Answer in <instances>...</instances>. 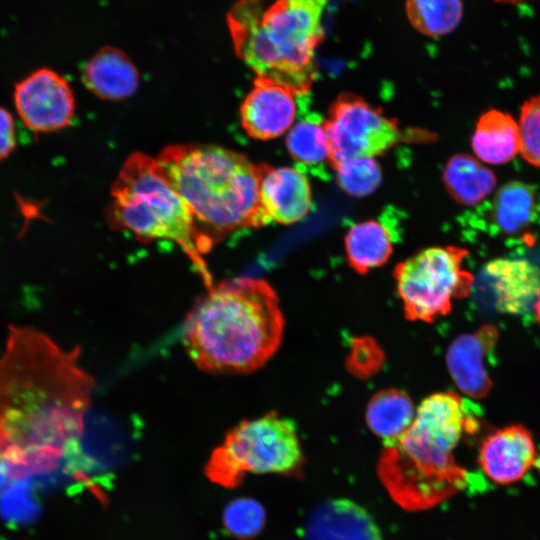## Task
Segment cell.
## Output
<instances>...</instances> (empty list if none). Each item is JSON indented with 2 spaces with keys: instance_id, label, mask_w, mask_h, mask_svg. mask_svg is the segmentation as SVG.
<instances>
[{
  "instance_id": "cell-8",
  "label": "cell",
  "mask_w": 540,
  "mask_h": 540,
  "mask_svg": "<svg viewBox=\"0 0 540 540\" xmlns=\"http://www.w3.org/2000/svg\"><path fill=\"white\" fill-rule=\"evenodd\" d=\"M467 254L458 246L429 247L395 267L397 294L407 319L432 323L451 311L454 300L469 295L474 276L463 267Z\"/></svg>"
},
{
  "instance_id": "cell-2",
  "label": "cell",
  "mask_w": 540,
  "mask_h": 540,
  "mask_svg": "<svg viewBox=\"0 0 540 540\" xmlns=\"http://www.w3.org/2000/svg\"><path fill=\"white\" fill-rule=\"evenodd\" d=\"M283 329L273 288L262 279L241 277L208 289L187 317L183 344L204 371L246 373L274 355Z\"/></svg>"
},
{
  "instance_id": "cell-9",
  "label": "cell",
  "mask_w": 540,
  "mask_h": 540,
  "mask_svg": "<svg viewBox=\"0 0 540 540\" xmlns=\"http://www.w3.org/2000/svg\"><path fill=\"white\" fill-rule=\"evenodd\" d=\"M326 129L333 166L351 158H374L401 139L395 120L352 95H342L333 103Z\"/></svg>"
},
{
  "instance_id": "cell-30",
  "label": "cell",
  "mask_w": 540,
  "mask_h": 540,
  "mask_svg": "<svg viewBox=\"0 0 540 540\" xmlns=\"http://www.w3.org/2000/svg\"><path fill=\"white\" fill-rule=\"evenodd\" d=\"M495 1L500 2V3H505V4H517L526 0H495Z\"/></svg>"
},
{
  "instance_id": "cell-4",
  "label": "cell",
  "mask_w": 540,
  "mask_h": 540,
  "mask_svg": "<svg viewBox=\"0 0 540 540\" xmlns=\"http://www.w3.org/2000/svg\"><path fill=\"white\" fill-rule=\"evenodd\" d=\"M157 160L189 207L202 254L230 233L269 223L260 199V165L215 145L178 144Z\"/></svg>"
},
{
  "instance_id": "cell-3",
  "label": "cell",
  "mask_w": 540,
  "mask_h": 540,
  "mask_svg": "<svg viewBox=\"0 0 540 540\" xmlns=\"http://www.w3.org/2000/svg\"><path fill=\"white\" fill-rule=\"evenodd\" d=\"M465 400L454 391L427 396L409 428L383 443L379 476L391 497L410 510L431 508L465 489L469 472L455 451L466 433L476 431Z\"/></svg>"
},
{
  "instance_id": "cell-31",
  "label": "cell",
  "mask_w": 540,
  "mask_h": 540,
  "mask_svg": "<svg viewBox=\"0 0 540 540\" xmlns=\"http://www.w3.org/2000/svg\"><path fill=\"white\" fill-rule=\"evenodd\" d=\"M535 466L540 473V454L536 457Z\"/></svg>"
},
{
  "instance_id": "cell-6",
  "label": "cell",
  "mask_w": 540,
  "mask_h": 540,
  "mask_svg": "<svg viewBox=\"0 0 540 540\" xmlns=\"http://www.w3.org/2000/svg\"><path fill=\"white\" fill-rule=\"evenodd\" d=\"M108 220L140 241L175 242L190 259L207 289L211 274L198 250L191 211L168 180L157 158L141 152L124 162L111 187Z\"/></svg>"
},
{
  "instance_id": "cell-26",
  "label": "cell",
  "mask_w": 540,
  "mask_h": 540,
  "mask_svg": "<svg viewBox=\"0 0 540 540\" xmlns=\"http://www.w3.org/2000/svg\"><path fill=\"white\" fill-rule=\"evenodd\" d=\"M222 522L226 531L240 540L257 536L266 523V512L260 502L242 497L230 501L223 510Z\"/></svg>"
},
{
  "instance_id": "cell-1",
  "label": "cell",
  "mask_w": 540,
  "mask_h": 540,
  "mask_svg": "<svg viewBox=\"0 0 540 540\" xmlns=\"http://www.w3.org/2000/svg\"><path fill=\"white\" fill-rule=\"evenodd\" d=\"M67 351L31 327L10 326L0 353V455L48 465L82 435L94 380Z\"/></svg>"
},
{
  "instance_id": "cell-19",
  "label": "cell",
  "mask_w": 540,
  "mask_h": 540,
  "mask_svg": "<svg viewBox=\"0 0 540 540\" xmlns=\"http://www.w3.org/2000/svg\"><path fill=\"white\" fill-rule=\"evenodd\" d=\"M443 182L457 203L474 206L493 192L497 179L493 171L477 157L459 153L447 161L443 170Z\"/></svg>"
},
{
  "instance_id": "cell-5",
  "label": "cell",
  "mask_w": 540,
  "mask_h": 540,
  "mask_svg": "<svg viewBox=\"0 0 540 540\" xmlns=\"http://www.w3.org/2000/svg\"><path fill=\"white\" fill-rule=\"evenodd\" d=\"M330 0H237L227 22L237 56L256 78L275 82L296 96L316 78V50L324 39Z\"/></svg>"
},
{
  "instance_id": "cell-22",
  "label": "cell",
  "mask_w": 540,
  "mask_h": 540,
  "mask_svg": "<svg viewBox=\"0 0 540 540\" xmlns=\"http://www.w3.org/2000/svg\"><path fill=\"white\" fill-rule=\"evenodd\" d=\"M349 265L359 274L382 266L390 258L393 247L388 229L376 220L353 225L345 237Z\"/></svg>"
},
{
  "instance_id": "cell-11",
  "label": "cell",
  "mask_w": 540,
  "mask_h": 540,
  "mask_svg": "<svg viewBox=\"0 0 540 540\" xmlns=\"http://www.w3.org/2000/svg\"><path fill=\"white\" fill-rule=\"evenodd\" d=\"M536 457L532 433L514 424L493 431L483 440L478 464L493 483L509 485L535 465Z\"/></svg>"
},
{
  "instance_id": "cell-20",
  "label": "cell",
  "mask_w": 540,
  "mask_h": 540,
  "mask_svg": "<svg viewBox=\"0 0 540 540\" xmlns=\"http://www.w3.org/2000/svg\"><path fill=\"white\" fill-rule=\"evenodd\" d=\"M416 409L410 396L399 389L388 388L369 400L365 420L369 429L388 443L400 437L411 425Z\"/></svg>"
},
{
  "instance_id": "cell-15",
  "label": "cell",
  "mask_w": 540,
  "mask_h": 540,
  "mask_svg": "<svg viewBox=\"0 0 540 540\" xmlns=\"http://www.w3.org/2000/svg\"><path fill=\"white\" fill-rule=\"evenodd\" d=\"M304 540H383L368 511L349 499H330L318 504L303 527Z\"/></svg>"
},
{
  "instance_id": "cell-27",
  "label": "cell",
  "mask_w": 540,
  "mask_h": 540,
  "mask_svg": "<svg viewBox=\"0 0 540 540\" xmlns=\"http://www.w3.org/2000/svg\"><path fill=\"white\" fill-rule=\"evenodd\" d=\"M518 124L519 153L528 163L540 168V95L523 103Z\"/></svg>"
},
{
  "instance_id": "cell-18",
  "label": "cell",
  "mask_w": 540,
  "mask_h": 540,
  "mask_svg": "<svg viewBox=\"0 0 540 540\" xmlns=\"http://www.w3.org/2000/svg\"><path fill=\"white\" fill-rule=\"evenodd\" d=\"M471 146L483 163L505 164L519 152V124L510 114L490 109L477 120Z\"/></svg>"
},
{
  "instance_id": "cell-12",
  "label": "cell",
  "mask_w": 540,
  "mask_h": 540,
  "mask_svg": "<svg viewBox=\"0 0 540 540\" xmlns=\"http://www.w3.org/2000/svg\"><path fill=\"white\" fill-rule=\"evenodd\" d=\"M296 97L282 85L256 78L240 107L246 133L257 140H269L287 132L296 119Z\"/></svg>"
},
{
  "instance_id": "cell-7",
  "label": "cell",
  "mask_w": 540,
  "mask_h": 540,
  "mask_svg": "<svg viewBox=\"0 0 540 540\" xmlns=\"http://www.w3.org/2000/svg\"><path fill=\"white\" fill-rule=\"evenodd\" d=\"M302 464L296 424L277 412H269L231 429L213 451L206 474L214 482L234 487L247 473L289 475Z\"/></svg>"
},
{
  "instance_id": "cell-23",
  "label": "cell",
  "mask_w": 540,
  "mask_h": 540,
  "mask_svg": "<svg viewBox=\"0 0 540 540\" xmlns=\"http://www.w3.org/2000/svg\"><path fill=\"white\" fill-rule=\"evenodd\" d=\"M536 194L532 186L513 180L503 184L495 194L492 219L504 233L524 230L535 217Z\"/></svg>"
},
{
  "instance_id": "cell-21",
  "label": "cell",
  "mask_w": 540,
  "mask_h": 540,
  "mask_svg": "<svg viewBox=\"0 0 540 540\" xmlns=\"http://www.w3.org/2000/svg\"><path fill=\"white\" fill-rule=\"evenodd\" d=\"M286 146L299 165L315 173L323 171L326 164L333 166L326 120L317 114L309 113L294 122Z\"/></svg>"
},
{
  "instance_id": "cell-28",
  "label": "cell",
  "mask_w": 540,
  "mask_h": 540,
  "mask_svg": "<svg viewBox=\"0 0 540 540\" xmlns=\"http://www.w3.org/2000/svg\"><path fill=\"white\" fill-rule=\"evenodd\" d=\"M16 147V125L12 114L0 106V161Z\"/></svg>"
},
{
  "instance_id": "cell-29",
  "label": "cell",
  "mask_w": 540,
  "mask_h": 540,
  "mask_svg": "<svg viewBox=\"0 0 540 540\" xmlns=\"http://www.w3.org/2000/svg\"><path fill=\"white\" fill-rule=\"evenodd\" d=\"M534 311H535L536 318L538 322L540 323V297L538 298V300L536 301L534 305Z\"/></svg>"
},
{
  "instance_id": "cell-14",
  "label": "cell",
  "mask_w": 540,
  "mask_h": 540,
  "mask_svg": "<svg viewBox=\"0 0 540 540\" xmlns=\"http://www.w3.org/2000/svg\"><path fill=\"white\" fill-rule=\"evenodd\" d=\"M260 199L269 222L292 224L310 210L311 187L299 168L260 165Z\"/></svg>"
},
{
  "instance_id": "cell-16",
  "label": "cell",
  "mask_w": 540,
  "mask_h": 540,
  "mask_svg": "<svg viewBox=\"0 0 540 540\" xmlns=\"http://www.w3.org/2000/svg\"><path fill=\"white\" fill-rule=\"evenodd\" d=\"M483 279L495 308L504 313H525L540 297V270L526 260H492L484 267Z\"/></svg>"
},
{
  "instance_id": "cell-25",
  "label": "cell",
  "mask_w": 540,
  "mask_h": 540,
  "mask_svg": "<svg viewBox=\"0 0 540 540\" xmlns=\"http://www.w3.org/2000/svg\"><path fill=\"white\" fill-rule=\"evenodd\" d=\"M333 167L340 187L354 197L370 195L379 187L382 180L381 168L374 158H351Z\"/></svg>"
},
{
  "instance_id": "cell-17",
  "label": "cell",
  "mask_w": 540,
  "mask_h": 540,
  "mask_svg": "<svg viewBox=\"0 0 540 540\" xmlns=\"http://www.w3.org/2000/svg\"><path fill=\"white\" fill-rule=\"evenodd\" d=\"M82 80L93 94L110 101L127 99L139 87V73L130 58L109 46L99 50L87 62Z\"/></svg>"
},
{
  "instance_id": "cell-24",
  "label": "cell",
  "mask_w": 540,
  "mask_h": 540,
  "mask_svg": "<svg viewBox=\"0 0 540 540\" xmlns=\"http://www.w3.org/2000/svg\"><path fill=\"white\" fill-rule=\"evenodd\" d=\"M408 21L419 33L442 37L453 32L463 16L462 0H406Z\"/></svg>"
},
{
  "instance_id": "cell-13",
  "label": "cell",
  "mask_w": 540,
  "mask_h": 540,
  "mask_svg": "<svg viewBox=\"0 0 540 540\" xmlns=\"http://www.w3.org/2000/svg\"><path fill=\"white\" fill-rule=\"evenodd\" d=\"M498 338V328L488 324L457 336L447 349L446 366L453 382L473 399L486 397L492 388L486 360Z\"/></svg>"
},
{
  "instance_id": "cell-10",
  "label": "cell",
  "mask_w": 540,
  "mask_h": 540,
  "mask_svg": "<svg viewBox=\"0 0 540 540\" xmlns=\"http://www.w3.org/2000/svg\"><path fill=\"white\" fill-rule=\"evenodd\" d=\"M13 102L22 123L36 133L67 128L75 114L69 82L54 70L40 68L16 83Z\"/></svg>"
}]
</instances>
